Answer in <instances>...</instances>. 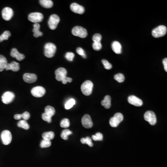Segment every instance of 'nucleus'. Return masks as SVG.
<instances>
[{
	"label": "nucleus",
	"instance_id": "0eeeda50",
	"mask_svg": "<svg viewBox=\"0 0 167 167\" xmlns=\"http://www.w3.org/2000/svg\"><path fill=\"white\" fill-rule=\"evenodd\" d=\"M60 21V18L58 15H52L50 16L48 22L49 27L51 30H54L57 27Z\"/></svg>",
	"mask_w": 167,
	"mask_h": 167
},
{
	"label": "nucleus",
	"instance_id": "a211bd4d",
	"mask_svg": "<svg viewBox=\"0 0 167 167\" xmlns=\"http://www.w3.org/2000/svg\"><path fill=\"white\" fill-rule=\"evenodd\" d=\"M10 55L12 57L16 58V60H19V61H21L25 59V56L24 54H21L20 52H18V50L15 48H13L12 49Z\"/></svg>",
	"mask_w": 167,
	"mask_h": 167
},
{
	"label": "nucleus",
	"instance_id": "4468645a",
	"mask_svg": "<svg viewBox=\"0 0 167 167\" xmlns=\"http://www.w3.org/2000/svg\"><path fill=\"white\" fill-rule=\"evenodd\" d=\"M82 124L83 126L85 128H91L93 126V123L91 117L87 114L84 116L82 119Z\"/></svg>",
	"mask_w": 167,
	"mask_h": 167
},
{
	"label": "nucleus",
	"instance_id": "393cba45",
	"mask_svg": "<svg viewBox=\"0 0 167 167\" xmlns=\"http://www.w3.org/2000/svg\"><path fill=\"white\" fill-rule=\"evenodd\" d=\"M54 136H55V134L54 133V132L49 131V132H45L43 134L42 138L44 140L51 141V140L54 139Z\"/></svg>",
	"mask_w": 167,
	"mask_h": 167
},
{
	"label": "nucleus",
	"instance_id": "dca6fc26",
	"mask_svg": "<svg viewBox=\"0 0 167 167\" xmlns=\"http://www.w3.org/2000/svg\"><path fill=\"white\" fill-rule=\"evenodd\" d=\"M128 102L136 106H141L143 104L142 100L137 97L136 96L131 95L129 97L128 99Z\"/></svg>",
	"mask_w": 167,
	"mask_h": 167
},
{
	"label": "nucleus",
	"instance_id": "2eb2a0df",
	"mask_svg": "<svg viewBox=\"0 0 167 167\" xmlns=\"http://www.w3.org/2000/svg\"><path fill=\"white\" fill-rule=\"evenodd\" d=\"M70 9L72 11L75 13L76 14L82 15L85 12V8L76 3H72L70 6Z\"/></svg>",
	"mask_w": 167,
	"mask_h": 167
},
{
	"label": "nucleus",
	"instance_id": "bb28decb",
	"mask_svg": "<svg viewBox=\"0 0 167 167\" xmlns=\"http://www.w3.org/2000/svg\"><path fill=\"white\" fill-rule=\"evenodd\" d=\"M76 101L74 99H71L68 100L65 103V108L66 110H69L74 106V105H75Z\"/></svg>",
	"mask_w": 167,
	"mask_h": 167
},
{
	"label": "nucleus",
	"instance_id": "5701e85b",
	"mask_svg": "<svg viewBox=\"0 0 167 167\" xmlns=\"http://www.w3.org/2000/svg\"><path fill=\"white\" fill-rule=\"evenodd\" d=\"M8 64V61L6 58L2 55H0V72H2L5 69L7 65Z\"/></svg>",
	"mask_w": 167,
	"mask_h": 167
},
{
	"label": "nucleus",
	"instance_id": "e433bc0d",
	"mask_svg": "<svg viewBox=\"0 0 167 167\" xmlns=\"http://www.w3.org/2000/svg\"><path fill=\"white\" fill-rule=\"evenodd\" d=\"M101 40H102V36L100 34H95L92 37V40L93 41L94 43L101 42Z\"/></svg>",
	"mask_w": 167,
	"mask_h": 167
},
{
	"label": "nucleus",
	"instance_id": "aec40b11",
	"mask_svg": "<svg viewBox=\"0 0 167 167\" xmlns=\"http://www.w3.org/2000/svg\"><path fill=\"white\" fill-rule=\"evenodd\" d=\"M112 50L117 54H120L122 52V46L118 41H114L112 44Z\"/></svg>",
	"mask_w": 167,
	"mask_h": 167
},
{
	"label": "nucleus",
	"instance_id": "37998d69",
	"mask_svg": "<svg viewBox=\"0 0 167 167\" xmlns=\"http://www.w3.org/2000/svg\"><path fill=\"white\" fill-rule=\"evenodd\" d=\"M72 78L66 77L65 79L63 80L62 81V83L63 84H66L68 82H72Z\"/></svg>",
	"mask_w": 167,
	"mask_h": 167
},
{
	"label": "nucleus",
	"instance_id": "f8f14e48",
	"mask_svg": "<svg viewBox=\"0 0 167 167\" xmlns=\"http://www.w3.org/2000/svg\"><path fill=\"white\" fill-rule=\"evenodd\" d=\"M55 74L56 80L58 81H62L66 77L67 71L64 68H59L56 70Z\"/></svg>",
	"mask_w": 167,
	"mask_h": 167
},
{
	"label": "nucleus",
	"instance_id": "a18cd8bd",
	"mask_svg": "<svg viewBox=\"0 0 167 167\" xmlns=\"http://www.w3.org/2000/svg\"><path fill=\"white\" fill-rule=\"evenodd\" d=\"M22 118L21 114H16L14 116V119L16 120H20Z\"/></svg>",
	"mask_w": 167,
	"mask_h": 167
},
{
	"label": "nucleus",
	"instance_id": "2f4dec72",
	"mask_svg": "<svg viewBox=\"0 0 167 167\" xmlns=\"http://www.w3.org/2000/svg\"><path fill=\"white\" fill-rule=\"evenodd\" d=\"M60 125V126L62 128H68L70 126V121L68 119H63L61 121Z\"/></svg>",
	"mask_w": 167,
	"mask_h": 167
},
{
	"label": "nucleus",
	"instance_id": "7ed1b4c3",
	"mask_svg": "<svg viewBox=\"0 0 167 167\" xmlns=\"http://www.w3.org/2000/svg\"><path fill=\"white\" fill-rule=\"evenodd\" d=\"M72 34L75 36H78L81 38H85L87 36V30L83 27L76 26L72 29Z\"/></svg>",
	"mask_w": 167,
	"mask_h": 167
},
{
	"label": "nucleus",
	"instance_id": "c85d7f7f",
	"mask_svg": "<svg viewBox=\"0 0 167 167\" xmlns=\"http://www.w3.org/2000/svg\"><path fill=\"white\" fill-rule=\"evenodd\" d=\"M80 141L81 143L88 145L90 147H92L93 146V144L92 142V140L89 137H87L86 138H82L80 140Z\"/></svg>",
	"mask_w": 167,
	"mask_h": 167
},
{
	"label": "nucleus",
	"instance_id": "58836bf2",
	"mask_svg": "<svg viewBox=\"0 0 167 167\" xmlns=\"http://www.w3.org/2000/svg\"><path fill=\"white\" fill-rule=\"evenodd\" d=\"M74 54L71 52H68L66 53L65 55V57L68 60L70 61H72L74 58Z\"/></svg>",
	"mask_w": 167,
	"mask_h": 167
},
{
	"label": "nucleus",
	"instance_id": "4c0bfd02",
	"mask_svg": "<svg viewBox=\"0 0 167 167\" xmlns=\"http://www.w3.org/2000/svg\"><path fill=\"white\" fill-rule=\"evenodd\" d=\"M92 47L94 50L95 51H99L102 48V46L101 42H95L93 43V44L92 45Z\"/></svg>",
	"mask_w": 167,
	"mask_h": 167
},
{
	"label": "nucleus",
	"instance_id": "9d476101",
	"mask_svg": "<svg viewBox=\"0 0 167 167\" xmlns=\"http://www.w3.org/2000/svg\"><path fill=\"white\" fill-rule=\"evenodd\" d=\"M31 93L35 97H42L46 93V90L42 86H36L32 89Z\"/></svg>",
	"mask_w": 167,
	"mask_h": 167
},
{
	"label": "nucleus",
	"instance_id": "cd10ccee",
	"mask_svg": "<svg viewBox=\"0 0 167 167\" xmlns=\"http://www.w3.org/2000/svg\"><path fill=\"white\" fill-rule=\"evenodd\" d=\"M17 125L19 127L24 129L25 130H28L30 127L29 125L28 124L27 122L24 120L19 121Z\"/></svg>",
	"mask_w": 167,
	"mask_h": 167
},
{
	"label": "nucleus",
	"instance_id": "f257e3e1",
	"mask_svg": "<svg viewBox=\"0 0 167 167\" xmlns=\"http://www.w3.org/2000/svg\"><path fill=\"white\" fill-rule=\"evenodd\" d=\"M56 46L52 43H48L45 46L44 48V54L46 57L52 58L56 52Z\"/></svg>",
	"mask_w": 167,
	"mask_h": 167
},
{
	"label": "nucleus",
	"instance_id": "72a5a7b5",
	"mask_svg": "<svg viewBox=\"0 0 167 167\" xmlns=\"http://www.w3.org/2000/svg\"><path fill=\"white\" fill-rule=\"evenodd\" d=\"M114 79L119 83H122L125 81V78L124 75L122 74H118L114 76Z\"/></svg>",
	"mask_w": 167,
	"mask_h": 167
},
{
	"label": "nucleus",
	"instance_id": "f3484780",
	"mask_svg": "<svg viewBox=\"0 0 167 167\" xmlns=\"http://www.w3.org/2000/svg\"><path fill=\"white\" fill-rule=\"evenodd\" d=\"M23 79L24 81L28 83H33L36 82L37 80V76L35 74H25L23 76Z\"/></svg>",
	"mask_w": 167,
	"mask_h": 167
},
{
	"label": "nucleus",
	"instance_id": "c756f323",
	"mask_svg": "<svg viewBox=\"0 0 167 167\" xmlns=\"http://www.w3.org/2000/svg\"><path fill=\"white\" fill-rule=\"evenodd\" d=\"M72 132L68 129H65L61 133V137L64 140H68V136L72 134Z\"/></svg>",
	"mask_w": 167,
	"mask_h": 167
},
{
	"label": "nucleus",
	"instance_id": "473e14b6",
	"mask_svg": "<svg viewBox=\"0 0 167 167\" xmlns=\"http://www.w3.org/2000/svg\"><path fill=\"white\" fill-rule=\"evenodd\" d=\"M51 145V141H48V140L44 139L42 140L40 144V147L41 148L49 147Z\"/></svg>",
	"mask_w": 167,
	"mask_h": 167
},
{
	"label": "nucleus",
	"instance_id": "c03bdc74",
	"mask_svg": "<svg viewBox=\"0 0 167 167\" xmlns=\"http://www.w3.org/2000/svg\"><path fill=\"white\" fill-rule=\"evenodd\" d=\"M163 64L164 66V68L165 71L167 72V59L165 58L163 60Z\"/></svg>",
	"mask_w": 167,
	"mask_h": 167
},
{
	"label": "nucleus",
	"instance_id": "423d86ee",
	"mask_svg": "<svg viewBox=\"0 0 167 167\" xmlns=\"http://www.w3.org/2000/svg\"><path fill=\"white\" fill-rule=\"evenodd\" d=\"M44 16L40 13H32L29 14L28 16L29 21L32 23H38L42 21Z\"/></svg>",
	"mask_w": 167,
	"mask_h": 167
},
{
	"label": "nucleus",
	"instance_id": "f03ea898",
	"mask_svg": "<svg viewBox=\"0 0 167 167\" xmlns=\"http://www.w3.org/2000/svg\"><path fill=\"white\" fill-rule=\"evenodd\" d=\"M93 87V84L90 80H87L83 83L81 86V91L84 95L89 96L92 93V89Z\"/></svg>",
	"mask_w": 167,
	"mask_h": 167
},
{
	"label": "nucleus",
	"instance_id": "c9c22d12",
	"mask_svg": "<svg viewBox=\"0 0 167 167\" xmlns=\"http://www.w3.org/2000/svg\"><path fill=\"white\" fill-rule=\"evenodd\" d=\"M102 63L103 64L104 68L107 70H110L112 68V66L111 63L109 62L108 61L106 60H102Z\"/></svg>",
	"mask_w": 167,
	"mask_h": 167
},
{
	"label": "nucleus",
	"instance_id": "39448f33",
	"mask_svg": "<svg viewBox=\"0 0 167 167\" xmlns=\"http://www.w3.org/2000/svg\"><path fill=\"white\" fill-rule=\"evenodd\" d=\"M123 119V116L122 114L117 113L113 117H111L109 121L110 125L112 127H117L119 126V123L122 122Z\"/></svg>",
	"mask_w": 167,
	"mask_h": 167
},
{
	"label": "nucleus",
	"instance_id": "b1692460",
	"mask_svg": "<svg viewBox=\"0 0 167 167\" xmlns=\"http://www.w3.org/2000/svg\"><path fill=\"white\" fill-rule=\"evenodd\" d=\"M40 3L43 7L46 9L51 8L54 5V3L51 0H40Z\"/></svg>",
	"mask_w": 167,
	"mask_h": 167
},
{
	"label": "nucleus",
	"instance_id": "1a4fd4ad",
	"mask_svg": "<svg viewBox=\"0 0 167 167\" xmlns=\"http://www.w3.org/2000/svg\"><path fill=\"white\" fill-rule=\"evenodd\" d=\"M1 139L3 144L6 145H9L11 142L12 136L10 131L8 130H5L1 133Z\"/></svg>",
	"mask_w": 167,
	"mask_h": 167
},
{
	"label": "nucleus",
	"instance_id": "79ce46f5",
	"mask_svg": "<svg viewBox=\"0 0 167 167\" xmlns=\"http://www.w3.org/2000/svg\"><path fill=\"white\" fill-rule=\"evenodd\" d=\"M21 116H22V118L25 121L28 120L30 117V114L28 111H25L23 113L21 114Z\"/></svg>",
	"mask_w": 167,
	"mask_h": 167
},
{
	"label": "nucleus",
	"instance_id": "6e6552de",
	"mask_svg": "<svg viewBox=\"0 0 167 167\" xmlns=\"http://www.w3.org/2000/svg\"><path fill=\"white\" fill-rule=\"evenodd\" d=\"M144 118L151 125H154L156 123V117L155 113L152 111H147L144 115Z\"/></svg>",
	"mask_w": 167,
	"mask_h": 167
},
{
	"label": "nucleus",
	"instance_id": "7c9ffc66",
	"mask_svg": "<svg viewBox=\"0 0 167 167\" xmlns=\"http://www.w3.org/2000/svg\"><path fill=\"white\" fill-rule=\"evenodd\" d=\"M11 36V33L9 31H6L1 35H0V42H3L4 40H8Z\"/></svg>",
	"mask_w": 167,
	"mask_h": 167
},
{
	"label": "nucleus",
	"instance_id": "a878e982",
	"mask_svg": "<svg viewBox=\"0 0 167 167\" xmlns=\"http://www.w3.org/2000/svg\"><path fill=\"white\" fill-rule=\"evenodd\" d=\"M45 113L52 117L55 114V109L52 106H47L45 108Z\"/></svg>",
	"mask_w": 167,
	"mask_h": 167
},
{
	"label": "nucleus",
	"instance_id": "ddd939ff",
	"mask_svg": "<svg viewBox=\"0 0 167 167\" xmlns=\"http://www.w3.org/2000/svg\"><path fill=\"white\" fill-rule=\"evenodd\" d=\"M14 15V12L12 9L9 7L3 9L2 11V16L3 19L5 21H9L12 19Z\"/></svg>",
	"mask_w": 167,
	"mask_h": 167
},
{
	"label": "nucleus",
	"instance_id": "f704fd0d",
	"mask_svg": "<svg viewBox=\"0 0 167 167\" xmlns=\"http://www.w3.org/2000/svg\"><path fill=\"white\" fill-rule=\"evenodd\" d=\"M103 139V135L100 132H97L95 135L92 136V139L95 141H102Z\"/></svg>",
	"mask_w": 167,
	"mask_h": 167
},
{
	"label": "nucleus",
	"instance_id": "412c9836",
	"mask_svg": "<svg viewBox=\"0 0 167 167\" xmlns=\"http://www.w3.org/2000/svg\"><path fill=\"white\" fill-rule=\"evenodd\" d=\"M101 105L105 109H109L111 106V97L110 96H105L103 100L101 101Z\"/></svg>",
	"mask_w": 167,
	"mask_h": 167
},
{
	"label": "nucleus",
	"instance_id": "20e7f679",
	"mask_svg": "<svg viewBox=\"0 0 167 167\" xmlns=\"http://www.w3.org/2000/svg\"><path fill=\"white\" fill-rule=\"evenodd\" d=\"M167 28L163 25H161L154 29L152 32V35L155 38H159L164 36L167 33Z\"/></svg>",
	"mask_w": 167,
	"mask_h": 167
},
{
	"label": "nucleus",
	"instance_id": "9b49d317",
	"mask_svg": "<svg viewBox=\"0 0 167 167\" xmlns=\"http://www.w3.org/2000/svg\"><path fill=\"white\" fill-rule=\"evenodd\" d=\"M15 97V95L11 91H7L2 96V101L5 104H9L11 103Z\"/></svg>",
	"mask_w": 167,
	"mask_h": 167
},
{
	"label": "nucleus",
	"instance_id": "ea45409f",
	"mask_svg": "<svg viewBox=\"0 0 167 167\" xmlns=\"http://www.w3.org/2000/svg\"><path fill=\"white\" fill-rule=\"evenodd\" d=\"M76 52H77L78 54H79V55H81L84 58H86V56L84 50L82 48H78L76 50Z\"/></svg>",
	"mask_w": 167,
	"mask_h": 167
},
{
	"label": "nucleus",
	"instance_id": "6ab92c4d",
	"mask_svg": "<svg viewBox=\"0 0 167 167\" xmlns=\"http://www.w3.org/2000/svg\"><path fill=\"white\" fill-rule=\"evenodd\" d=\"M20 64L15 61H13L12 62L7 64L5 70L6 71L11 70L13 72H17L20 70Z\"/></svg>",
	"mask_w": 167,
	"mask_h": 167
},
{
	"label": "nucleus",
	"instance_id": "4be33fe9",
	"mask_svg": "<svg viewBox=\"0 0 167 167\" xmlns=\"http://www.w3.org/2000/svg\"><path fill=\"white\" fill-rule=\"evenodd\" d=\"M40 25L39 23H35L34 25V28L32 29V32H34V37L38 38L42 36V32L40 31Z\"/></svg>",
	"mask_w": 167,
	"mask_h": 167
},
{
	"label": "nucleus",
	"instance_id": "a19ab883",
	"mask_svg": "<svg viewBox=\"0 0 167 167\" xmlns=\"http://www.w3.org/2000/svg\"><path fill=\"white\" fill-rule=\"evenodd\" d=\"M42 118L43 120L45 121H46L48 123H51L52 122V117L48 115H47L45 113H43L42 115Z\"/></svg>",
	"mask_w": 167,
	"mask_h": 167
}]
</instances>
